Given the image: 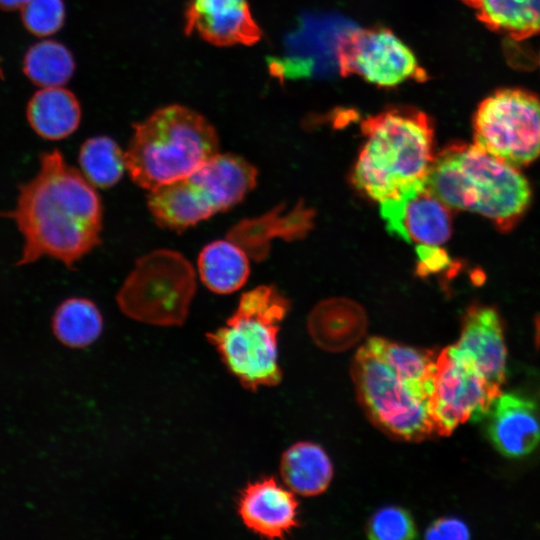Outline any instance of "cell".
Returning a JSON list of instances; mask_svg holds the SVG:
<instances>
[{
    "label": "cell",
    "instance_id": "6da1fadb",
    "mask_svg": "<svg viewBox=\"0 0 540 540\" xmlns=\"http://www.w3.org/2000/svg\"><path fill=\"white\" fill-rule=\"evenodd\" d=\"M14 220L24 245L18 265L43 256L72 268L101 243L103 206L95 187L57 151L40 157L38 173L20 185Z\"/></svg>",
    "mask_w": 540,
    "mask_h": 540
},
{
    "label": "cell",
    "instance_id": "7a4b0ae2",
    "mask_svg": "<svg viewBox=\"0 0 540 540\" xmlns=\"http://www.w3.org/2000/svg\"><path fill=\"white\" fill-rule=\"evenodd\" d=\"M437 355L380 337L356 352L351 375L358 399L389 435L421 441L437 434L432 414Z\"/></svg>",
    "mask_w": 540,
    "mask_h": 540
},
{
    "label": "cell",
    "instance_id": "3957f363",
    "mask_svg": "<svg viewBox=\"0 0 540 540\" xmlns=\"http://www.w3.org/2000/svg\"><path fill=\"white\" fill-rule=\"evenodd\" d=\"M426 184L451 209L478 213L501 232L524 216L531 202L526 178L476 144L453 143L435 156Z\"/></svg>",
    "mask_w": 540,
    "mask_h": 540
},
{
    "label": "cell",
    "instance_id": "277c9868",
    "mask_svg": "<svg viewBox=\"0 0 540 540\" xmlns=\"http://www.w3.org/2000/svg\"><path fill=\"white\" fill-rule=\"evenodd\" d=\"M366 142L353 172V182L382 202L426 182L434 161V130L430 118L411 107H395L361 124Z\"/></svg>",
    "mask_w": 540,
    "mask_h": 540
},
{
    "label": "cell",
    "instance_id": "5b68a950",
    "mask_svg": "<svg viewBox=\"0 0 540 540\" xmlns=\"http://www.w3.org/2000/svg\"><path fill=\"white\" fill-rule=\"evenodd\" d=\"M219 153V138L199 113L169 105L134 126L125 151L131 180L148 192L193 173Z\"/></svg>",
    "mask_w": 540,
    "mask_h": 540
},
{
    "label": "cell",
    "instance_id": "8992f818",
    "mask_svg": "<svg viewBox=\"0 0 540 540\" xmlns=\"http://www.w3.org/2000/svg\"><path fill=\"white\" fill-rule=\"evenodd\" d=\"M287 300L272 286L243 293L225 324L206 334L229 372L252 391L281 380L277 335Z\"/></svg>",
    "mask_w": 540,
    "mask_h": 540
},
{
    "label": "cell",
    "instance_id": "52a82bcc",
    "mask_svg": "<svg viewBox=\"0 0 540 540\" xmlns=\"http://www.w3.org/2000/svg\"><path fill=\"white\" fill-rule=\"evenodd\" d=\"M256 181L251 163L219 152L188 176L149 191L147 206L160 227L181 232L238 204Z\"/></svg>",
    "mask_w": 540,
    "mask_h": 540
},
{
    "label": "cell",
    "instance_id": "ba28073f",
    "mask_svg": "<svg viewBox=\"0 0 540 540\" xmlns=\"http://www.w3.org/2000/svg\"><path fill=\"white\" fill-rule=\"evenodd\" d=\"M196 272L180 252L157 249L136 260L117 292L127 317L156 326L185 323L196 293Z\"/></svg>",
    "mask_w": 540,
    "mask_h": 540
},
{
    "label": "cell",
    "instance_id": "9c48e42d",
    "mask_svg": "<svg viewBox=\"0 0 540 540\" xmlns=\"http://www.w3.org/2000/svg\"><path fill=\"white\" fill-rule=\"evenodd\" d=\"M474 144L514 167L540 156V100L528 91L501 89L485 98L474 119Z\"/></svg>",
    "mask_w": 540,
    "mask_h": 540
},
{
    "label": "cell",
    "instance_id": "30bf717a",
    "mask_svg": "<svg viewBox=\"0 0 540 540\" xmlns=\"http://www.w3.org/2000/svg\"><path fill=\"white\" fill-rule=\"evenodd\" d=\"M342 76L357 75L379 87L427 79L412 50L387 28H348L337 47Z\"/></svg>",
    "mask_w": 540,
    "mask_h": 540
},
{
    "label": "cell",
    "instance_id": "8fae6325",
    "mask_svg": "<svg viewBox=\"0 0 540 540\" xmlns=\"http://www.w3.org/2000/svg\"><path fill=\"white\" fill-rule=\"evenodd\" d=\"M500 390L491 386L452 345L437 355L432 414L437 435L467 420H481Z\"/></svg>",
    "mask_w": 540,
    "mask_h": 540
},
{
    "label": "cell",
    "instance_id": "7c38bea8",
    "mask_svg": "<svg viewBox=\"0 0 540 540\" xmlns=\"http://www.w3.org/2000/svg\"><path fill=\"white\" fill-rule=\"evenodd\" d=\"M352 26L350 22L334 16L303 18L287 38L283 54L269 58V72L283 81L323 75L338 69V43L342 34Z\"/></svg>",
    "mask_w": 540,
    "mask_h": 540
},
{
    "label": "cell",
    "instance_id": "4fadbf2b",
    "mask_svg": "<svg viewBox=\"0 0 540 540\" xmlns=\"http://www.w3.org/2000/svg\"><path fill=\"white\" fill-rule=\"evenodd\" d=\"M380 204L388 231L408 243L439 246L451 236V208L431 192L426 182Z\"/></svg>",
    "mask_w": 540,
    "mask_h": 540
},
{
    "label": "cell",
    "instance_id": "5bb4252c",
    "mask_svg": "<svg viewBox=\"0 0 540 540\" xmlns=\"http://www.w3.org/2000/svg\"><path fill=\"white\" fill-rule=\"evenodd\" d=\"M454 346L491 386L500 390L507 351L502 322L494 308L478 304L469 307Z\"/></svg>",
    "mask_w": 540,
    "mask_h": 540
},
{
    "label": "cell",
    "instance_id": "9a60e30c",
    "mask_svg": "<svg viewBox=\"0 0 540 540\" xmlns=\"http://www.w3.org/2000/svg\"><path fill=\"white\" fill-rule=\"evenodd\" d=\"M193 31L217 46L251 45L261 37L247 0H192L185 14V33Z\"/></svg>",
    "mask_w": 540,
    "mask_h": 540
},
{
    "label": "cell",
    "instance_id": "2e32d148",
    "mask_svg": "<svg viewBox=\"0 0 540 540\" xmlns=\"http://www.w3.org/2000/svg\"><path fill=\"white\" fill-rule=\"evenodd\" d=\"M487 434L503 455L525 456L540 442V417L535 403L516 393H500L487 414Z\"/></svg>",
    "mask_w": 540,
    "mask_h": 540
},
{
    "label": "cell",
    "instance_id": "e0dca14e",
    "mask_svg": "<svg viewBox=\"0 0 540 540\" xmlns=\"http://www.w3.org/2000/svg\"><path fill=\"white\" fill-rule=\"evenodd\" d=\"M297 500L273 478L249 484L241 493L238 512L253 532L274 539L282 538L297 525Z\"/></svg>",
    "mask_w": 540,
    "mask_h": 540
},
{
    "label": "cell",
    "instance_id": "ac0fdd59",
    "mask_svg": "<svg viewBox=\"0 0 540 540\" xmlns=\"http://www.w3.org/2000/svg\"><path fill=\"white\" fill-rule=\"evenodd\" d=\"M367 316L356 302L333 298L319 303L308 318V331L316 345L326 351L341 352L364 336Z\"/></svg>",
    "mask_w": 540,
    "mask_h": 540
},
{
    "label": "cell",
    "instance_id": "d6986e66",
    "mask_svg": "<svg viewBox=\"0 0 540 540\" xmlns=\"http://www.w3.org/2000/svg\"><path fill=\"white\" fill-rule=\"evenodd\" d=\"M32 129L47 140H61L79 126L80 104L75 95L60 86L45 87L36 92L27 106Z\"/></svg>",
    "mask_w": 540,
    "mask_h": 540
},
{
    "label": "cell",
    "instance_id": "ffe728a7",
    "mask_svg": "<svg viewBox=\"0 0 540 540\" xmlns=\"http://www.w3.org/2000/svg\"><path fill=\"white\" fill-rule=\"evenodd\" d=\"M247 253L226 238L205 245L199 253L197 270L202 283L216 294H231L247 281L250 266Z\"/></svg>",
    "mask_w": 540,
    "mask_h": 540
},
{
    "label": "cell",
    "instance_id": "44dd1931",
    "mask_svg": "<svg viewBox=\"0 0 540 540\" xmlns=\"http://www.w3.org/2000/svg\"><path fill=\"white\" fill-rule=\"evenodd\" d=\"M280 473L291 491L303 496H315L328 487L333 467L320 446L311 442H299L283 453Z\"/></svg>",
    "mask_w": 540,
    "mask_h": 540
},
{
    "label": "cell",
    "instance_id": "7402d4cb",
    "mask_svg": "<svg viewBox=\"0 0 540 540\" xmlns=\"http://www.w3.org/2000/svg\"><path fill=\"white\" fill-rule=\"evenodd\" d=\"M477 17L515 40L540 33V0H472Z\"/></svg>",
    "mask_w": 540,
    "mask_h": 540
},
{
    "label": "cell",
    "instance_id": "603a6c76",
    "mask_svg": "<svg viewBox=\"0 0 540 540\" xmlns=\"http://www.w3.org/2000/svg\"><path fill=\"white\" fill-rule=\"evenodd\" d=\"M52 330L65 346L85 348L101 335L103 317L97 305L90 299L68 298L55 310Z\"/></svg>",
    "mask_w": 540,
    "mask_h": 540
},
{
    "label": "cell",
    "instance_id": "cb8c5ba5",
    "mask_svg": "<svg viewBox=\"0 0 540 540\" xmlns=\"http://www.w3.org/2000/svg\"><path fill=\"white\" fill-rule=\"evenodd\" d=\"M78 160L81 173L95 188L114 186L126 170L125 151L108 136L87 139Z\"/></svg>",
    "mask_w": 540,
    "mask_h": 540
},
{
    "label": "cell",
    "instance_id": "d4e9b609",
    "mask_svg": "<svg viewBox=\"0 0 540 540\" xmlns=\"http://www.w3.org/2000/svg\"><path fill=\"white\" fill-rule=\"evenodd\" d=\"M75 62L71 52L61 43L45 40L31 46L24 56L23 71L34 84L57 87L72 77Z\"/></svg>",
    "mask_w": 540,
    "mask_h": 540
},
{
    "label": "cell",
    "instance_id": "484cf974",
    "mask_svg": "<svg viewBox=\"0 0 540 540\" xmlns=\"http://www.w3.org/2000/svg\"><path fill=\"white\" fill-rule=\"evenodd\" d=\"M367 533L370 539L406 540L416 537V527L410 514L400 507H384L371 517Z\"/></svg>",
    "mask_w": 540,
    "mask_h": 540
},
{
    "label": "cell",
    "instance_id": "4316f807",
    "mask_svg": "<svg viewBox=\"0 0 540 540\" xmlns=\"http://www.w3.org/2000/svg\"><path fill=\"white\" fill-rule=\"evenodd\" d=\"M21 9L25 28L39 37L54 34L64 23L65 8L62 0H28Z\"/></svg>",
    "mask_w": 540,
    "mask_h": 540
},
{
    "label": "cell",
    "instance_id": "83f0119b",
    "mask_svg": "<svg viewBox=\"0 0 540 540\" xmlns=\"http://www.w3.org/2000/svg\"><path fill=\"white\" fill-rule=\"evenodd\" d=\"M416 252L421 275L439 272L450 264L447 253L437 245H418Z\"/></svg>",
    "mask_w": 540,
    "mask_h": 540
},
{
    "label": "cell",
    "instance_id": "f1b7e54d",
    "mask_svg": "<svg viewBox=\"0 0 540 540\" xmlns=\"http://www.w3.org/2000/svg\"><path fill=\"white\" fill-rule=\"evenodd\" d=\"M427 539L462 540L470 537L464 522L456 518H441L433 522L425 532Z\"/></svg>",
    "mask_w": 540,
    "mask_h": 540
},
{
    "label": "cell",
    "instance_id": "f546056e",
    "mask_svg": "<svg viewBox=\"0 0 540 540\" xmlns=\"http://www.w3.org/2000/svg\"><path fill=\"white\" fill-rule=\"evenodd\" d=\"M28 0H0V8L6 11L22 8Z\"/></svg>",
    "mask_w": 540,
    "mask_h": 540
},
{
    "label": "cell",
    "instance_id": "4dcf8cb0",
    "mask_svg": "<svg viewBox=\"0 0 540 540\" xmlns=\"http://www.w3.org/2000/svg\"><path fill=\"white\" fill-rule=\"evenodd\" d=\"M462 1H463L464 3H466L467 5H469V6H470V4H471V2H472V0H462Z\"/></svg>",
    "mask_w": 540,
    "mask_h": 540
}]
</instances>
